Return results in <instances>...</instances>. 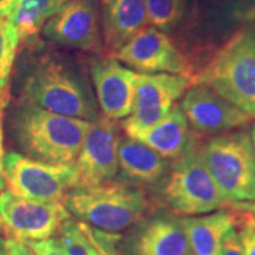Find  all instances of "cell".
Returning a JSON list of instances; mask_svg holds the SVG:
<instances>
[{
	"label": "cell",
	"instance_id": "6da1fadb",
	"mask_svg": "<svg viewBox=\"0 0 255 255\" xmlns=\"http://www.w3.org/2000/svg\"><path fill=\"white\" fill-rule=\"evenodd\" d=\"M13 75L17 101L62 116L89 122L100 120L87 75L72 60L47 51L34 39L25 44Z\"/></svg>",
	"mask_w": 255,
	"mask_h": 255
},
{
	"label": "cell",
	"instance_id": "7a4b0ae2",
	"mask_svg": "<svg viewBox=\"0 0 255 255\" xmlns=\"http://www.w3.org/2000/svg\"><path fill=\"white\" fill-rule=\"evenodd\" d=\"M92 122L50 113L17 101L8 114V133L19 154L56 165L75 163Z\"/></svg>",
	"mask_w": 255,
	"mask_h": 255
},
{
	"label": "cell",
	"instance_id": "3957f363",
	"mask_svg": "<svg viewBox=\"0 0 255 255\" xmlns=\"http://www.w3.org/2000/svg\"><path fill=\"white\" fill-rule=\"evenodd\" d=\"M189 81L191 87L210 88L255 119V25L235 32Z\"/></svg>",
	"mask_w": 255,
	"mask_h": 255
},
{
	"label": "cell",
	"instance_id": "277c9868",
	"mask_svg": "<svg viewBox=\"0 0 255 255\" xmlns=\"http://www.w3.org/2000/svg\"><path fill=\"white\" fill-rule=\"evenodd\" d=\"M62 203L70 215L108 232H121L145 219L150 210L141 186L108 181L95 187H75L66 191Z\"/></svg>",
	"mask_w": 255,
	"mask_h": 255
},
{
	"label": "cell",
	"instance_id": "5b68a950",
	"mask_svg": "<svg viewBox=\"0 0 255 255\" xmlns=\"http://www.w3.org/2000/svg\"><path fill=\"white\" fill-rule=\"evenodd\" d=\"M210 176L227 203L255 201V152L246 130L225 132L202 144Z\"/></svg>",
	"mask_w": 255,
	"mask_h": 255
},
{
	"label": "cell",
	"instance_id": "8992f818",
	"mask_svg": "<svg viewBox=\"0 0 255 255\" xmlns=\"http://www.w3.org/2000/svg\"><path fill=\"white\" fill-rule=\"evenodd\" d=\"M162 196L169 208L183 216L209 214L227 205L207 169L196 136H191L186 150L174 159Z\"/></svg>",
	"mask_w": 255,
	"mask_h": 255
},
{
	"label": "cell",
	"instance_id": "52a82bcc",
	"mask_svg": "<svg viewBox=\"0 0 255 255\" xmlns=\"http://www.w3.org/2000/svg\"><path fill=\"white\" fill-rule=\"evenodd\" d=\"M4 176L8 191L37 202H62L66 191L77 187L72 164L44 163L14 151L5 154Z\"/></svg>",
	"mask_w": 255,
	"mask_h": 255
},
{
	"label": "cell",
	"instance_id": "ba28073f",
	"mask_svg": "<svg viewBox=\"0 0 255 255\" xmlns=\"http://www.w3.org/2000/svg\"><path fill=\"white\" fill-rule=\"evenodd\" d=\"M190 87L189 78L182 75L137 73L132 111L121 123L127 136H136L163 120Z\"/></svg>",
	"mask_w": 255,
	"mask_h": 255
},
{
	"label": "cell",
	"instance_id": "9c48e42d",
	"mask_svg": "<svg viewBox=\"0 0 255 255\" xmlns=\"http://www.w3.org/2000/svg\"><path fill=\"white\" fill-rule=\"evenodd\" d=\"M70 213L62 202H37L0 191V219L6 237L21 241H39L52 238L70 219Z\"/></svg>",
	"mask_w": 255,
	"mask_h": 255
},
{
	"label": "cell",
	"instance_id": "30bf717a",
	"mask_svg": "<svg viewBox=\"0 0 255 255\" xmlns=\"http://www.w3.org/2000/svg\"><path fill=\"white\" fill-rule=\"evenodd\" d=\"M116 121L100 117L85 136L73 163L77 187H95L114 180L119 173V146L121 143Z\"/></svg>",
	"mask_w": 255,
	"mask_h": 255
},
{
	"label": "cell",
	"instance_id": "8fae6325",
	"mask_svg": "<svg viewBox=\"0 0 255 255\" xmlns=\"http://www.w3.org/2000/svg\"><path fill=\"white\" fill-rule=\"evenodd\" d=\"M110 56L139 73H171L188 78L191 73L182 50L165 32L155 27H145Z\"/></svg>",
	"mask_w": 255,
	"mask_h": 255
},
{
	"label": "cell",
	"instance_id": "7c38bea8",
	"mask_svg": "<svg viewBox=\"0 0 255 255\" xmlns=\"http://www.w3.org/2000/svg\"><path fill=\"white\" fill-rule=\"evenodd\" d=\"M41 32L53 44L97 52L102 47L100 0H66Z\"/></svg>",
	"mask_w": 255,
	"mask_h": 255
},
{
	"label": "cell",
	"instance_id": "4fadbf2b",
	"mask_svg": "<svg viewBox=\"0 0 255 255\" xmlns=\"http://www.w3.org/2000/svg\"><path fill=\"white\" fill-rule=\"evenodd\" d=\"M181 108L189 126L203 135H221L246 127L254 120L206 85L188 89Z\"/></svg>",
	"mask_w": 255,
	"mask_h": 255
},
{
	"label": "cell",
	"instance_id": "5bb4252c",
	"mask_svg": "<svg viewBox=\"0 0 255 255\" xmlns=\"http://www.w3.org/2000/svg\"><path fill=\"white\" fill-rule=\"evenodd\" d=\"M90 73L102 116L116 122L127 119L133 108L137 72L107 56L91 59Z\"/></svg>",
	"mask_w": 255,
	"mask_h": 255
},
{
	"label": "cell",
	"instance_id": "9a60e30c",
	"mask_svg": "<svg viewBox=\"0 0 255 255\" xmlns=\"http://www.w3.org/2000/svg\"><path fill=\"white\" fill-rule=\"evenodd\" d=\"M135 226L122 237L117 255H191L180 220L155 216Z\"/></svg>",
	"mask_w": 255,
	"mask_h": 255
},
{
	"label": "cell",
	"instance_id": "2e32d148",
	"mask_svg": "<svg viewBox=\"0 0 255 255\" xmlns=\"http://www.w3.org/2000/svg\"><path fill=\"white\" fill-rule=\"evenodd\" d=\"M102 33L110 55L149 24L144 0H101Z\"/></svg>",
	"mask_w": 255,
	"mask_h": 255
},
{
	"label": "cell",
	"instance_id": "e0dca14e",
	"mask_svg": "<svg viewBox=\"0 0 255 255\" xmlns=\"http://www.w3.org/2000/svg\"><path fill=\"white\" fill-rule=\"evenodd\" d=\"M238 205L227 203L222 209L203 216L180 219L193 255H218L223 238L237 227Z\"/></svg>",
	"mask_w": 255,
	"mask_h": 255
},
{
	"label": "cell",
	"instance_id": "ac0fdd59",
	"mask_svg": "<svg viewBox=\"0 0 255 255\" xmlns=\"http://www.w3.org/2000/svg\"><path fill=\"white\" fill-rule=\"evenodd\" d=\"M119 169L127 182L142 187L159 182L167 175L169 163L150 146L127 137L119 146Z\"/></svg>",
	"mask_w": 255,
	"mask_h": 255
},
{
	"label": "cell",
	"instance_id": "d6986e66",
	"mask_svg": "<svg viewBox=\"0 0 255 255\" xmlns=\"http://www.w3.org/2000/svg\"><path fill=\"white\" fill-rule=\"evenodd\" d=\"M191 136L182 108L175 105L163 120L131 138L150 146L165 159H175L186 150Z\"/></svg>",
	"mask_w": 255,
	"mask_h": 255
},
{
	"label": "cell",
	"instance_id": "ffe728a7",
	"mask_svg": "<svg viewBox=\"0 0 255 255\" xmlns=\"http://www.w3.org/2000/svg\"><path fill=\"white\" fill-rule=\"evenodd\" d=\"M66 0H17L7 17L18 32L20 44L36 39L44 25Z\"/></svg>",
	"mask_w": 255,
	"mask_h": 255
},
{
	"label": "cell",
	"instance_id": "44dd1931",
	"mask_svg": "<svg viewBox=\"0 0 255 255\" xmlns=\"http://www.w3.org/2000/svg\"><path fill=\"white\" fill-rule=\"evenodd\" d=\"M20 45L18 32L7 18L0 17V105L8 103V84L11 81L17 52Z\"/></svg>",
	"mask_w": 255,
	"mask_h": 255
},
{
	"label": "cell",
	"instance_id": "7402d4cb",
	"mask_svg": "<svg viewBox=\"0 0 255 255\" xmlns=\"http://www.w3.org/2000/svg\"><path fill=\"white\" fill-rule=\"evenodd\" d=\"M144 4L149 24L162 32L176 27L186 8L184 0H144Z\"/></svg>",
	"mask_w": 255,
	"mask_h": 255
},
{
	"label": "cell",
	"instance_id": "603a6c76",
	"mask_svg": "<svg viewBox=\"0 0 255 255\" xmlns=\"http://www.w3.org/2000/svg\"><path fill=\"white\" fill-rule=\"evenodd\" d=\"M60 244L68 255H90L92 251L91 244L87 235L79 227L78 222L68 219L63 223L57 233Z\"/></svg>",
	"mask_w": 255,
	"mask_h": 255
},
{
	"label": "cell",
	"instance_id": "cb8c5ba5",
	"mask_svg": "<svg viewBox=\"0 0 255 255\" xmlns=\"http://www.w3.org/2000/svg\"><path fill=\"white\" fill-rule=\"evenodd\" d=\"M238 205L237 229L245 255H255V212L251 205Z\"/></svg>",
	"mask_w": 255,
	"mask_h": 255
},
{
	"label": "cell",
	"instance_id": "d4e9b609",
	"mask_svg": "<svg viewBox=\"0 0 255 255\" xmlns=\"http://www.w3.org/2000/svg\"><path fill=\"white\" fill-rule=\"evenodd\" d=\"M36 255H68L57 235L39 241H24Z\"/></svg>",
	"mask_w": 255,
	"mask_h": 255
},
{
	"label": "cell",
	"instance_id": "484cf974",
	"mask_svg": "<svg viewBox=\"0 0 255 255\" xmlns=\"http://www.w3.org/2000/svg\"><path fill=\"white\" fill-rule=\"evenodd\" d=\"M218 255H245L240 240H239L237 229H232L223 238Z\"/></svg>",
	"mask_w": 255,
	"mask_h": 255
},
{
	"label": "cell",
	"instance_id": "4316f807",
	"mask_svg": "<svg viewBox=\"0 0 255 255\" xmlns=\"http://www.w3.org/2000/svg\"><path fill=\"white\" fill-rule=\"evenodd\" d=\"M6 247L8 255H36L32 248L24 241L11 237L6 238Z\"/></svg>",
	"mask_w": 255,
	"mask_h": 255
},
{
	"label": "cell",
	"instance_id": "83f0119b",
	"mask_svg": "<svg viewBox=\"0 0 255 255\" xmlns=\"http://www.w3.org/2000/svg\"><path fill=\"white\" fill-rule=\"evenodd\" d=\"M4 130H2V119H1V105H0V191L5 189V176H4Z\"/></svg>",
	"mask_w": 255,
	"mask_h": 255
},
{
	"label": "cell",
	"instance_id": "f1b7e54d",
	"mask_svg": "<svg viewBox=\"0 0 255 255\" xmlns=\"http://www.w3.org/2000/svg\"><path fill=\"white\" fill-rule=\"evenodd\" d=\"M17 0H0V17L7 18Z\"/></svg>",
	"mask_w": 255,
	"mask_h": 255
},
{
	"label": "cell",
	"instance_id": "f546056e",
	"mask_svg": "<svg viewBox=\"0 0 255 255\" xmlns=\"http://www.w3.org/2000/svg\"><path fill=\"white\" fill-rule=\"evenodd\" d=\"M245 18L246 19H255V2L252 4L246 11H245Z\"/></svg>",
	"mask_w": 255,
	"mask_h": 255
},
{
	"label": "cell",
	"instance_id": "4dcf8cb0",
	"mask_svg": "<svg viewBox=\"0 0 255 255\" xmlns=\"http://www.w3.org/2000/svg\"><path fill=\"white\" fill-rule=\"evenodd\" d=\"M0 255H8L7 247H6V239L0 235Z\"/></svg>",
	"mask_w": 255,
	"mask_h": 255
},
{
	"label": "cell",
	"instance_id": "1f68e13d",
	"mask_svg": "<svg viewBox=\"0 0 255 255\" xmlns=\"http://www.w3.org/2000/svg\"><path fill=\"white\" fill-rule=\"evenodd\" d=\"M251 138H252V144H253V149H254V152H255V123L253 126V129H252Z\"/></svg>",
	"mask_w": 255,
	"mask_h": 255
},
{
	"label": "cell",
	"instance_id": "d6a6232c",
	"mask_svg": "<svg viewBox=\"0 0 255 255\" xmlns=\"http://www.w3.org/2000/svg\"><path fill=\"white\" fill-rule=\"evenodd\" d=\"M5 234L6 235V232H5V227H4V223H2L1 219H0V235Z\"/></svg>",
	"mask_w": 255,
	"mask_h": 255
},
{
	"label": "cell",
	"instance_id": "836d02e7",
	"mask_svg": "<svg viewBox=\"0 0 255 255\" xmlns=\"http://www.w3.org/2000/svg\"><path fill=\"white\" fill-rule=\"evenodd\" d=\"M90 255H100L97 253V252H96L95 250H94V247H92V251H91V254Z\"/></svg>",
	"mask_w": 255,
	"mask_h": 255
},
{
	"label": "cell",
	"instance_id": "e575fe53",
	"mask_svg": "<svg viewBox=\"0 0 255 255\" xmlns=\"http://www.w3.org/2000/svg\"><path fill=\"white\" fill-rule=\"evenodd\" d=\"M251 207H252V209H253L255 212V203H254V205H251Z\"/></svg>",
	"mask_w": 255,
	"mask_h": 255
}]
</instances>
